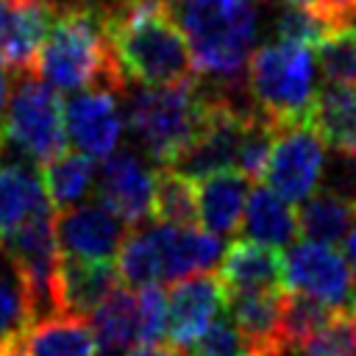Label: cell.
<instances>
[{"label": "cell", "mask_w": 356, "mask_h": 356, "mask_svg": "<svg viewBox=\"0 0 356 356\" xmlns=\"http://www.w3.org/2000/svg\"><path fill=\"white\" fill-rule=\"evenodd\" d=\"M284 267L286 286L292 292L314 298L337 314L356 312V275L348 256H342L334 245L312 239L292 242L284 253Z\"/></svg>", "instance_id": "7"}, {"label": "cell", "mask_w": 356, "mask_h": 356, "mask_svg": "<svg viewBox=\"0 0 356 356\" xmlns=\"http://www.w3.org/2000/svg\"><path fill=\"white\" fill-rule=\"evenodd\" d=\"M31 323V306L19 286V278H8L0 273V342L22 337L25 325Z\"/></svg>", "instance_id": "31"}, {"label": "cell", "mask_w": 356, "mask_h": 356, "mask_svg": "<svg viewBox=\"0 0 356 356\" xmlns=\"http://www.w3.org/2000/svg\"><path fill=\"white\" fill-rule=\"evenodd\" d=\"M53 0H0V64L25 72L56 17Z\"/></svg>", "instance_id": "14"}, {"label": "cell", "mask_w": 356, "mask_h": 356, "mask_svg": "<svg viewBox=\"0 0 356 356\" xmlns=\"http://www.w3.org/2000/svg\"><path fill=\"white\" fill-rule=\"evenodd\" d=\"M325 147L312 125H284L275 134L261 178L286 203H303L325 172Z\"/></svg>", "instance_id": "8"}, {"label": "cell", "mask_w": 356, "mask_h": 356, "mask_svg": "<svg viewBox=\"0 0 356 356\" xmlns=\"http://www.w3.org/2000/svg\"><path fill=\"white\" fill-rule=\"evenodd\" d=\"M122 356H181L175 345H161V342H142L131 350H125Z\"/></svg>", "instance_id": "36"}, {"label": "cell", "mask_w": 356, "mask_h": 356, "mask_svg": "<svg viewBox=\"0 0 356 356\" xmlns=\"http://www.w3.org/2000/svg\"><path fill=\"white\" fill-rule=\"evenodd\" d=\"M206 111L209 86L197 75L184 83L134 89L125 106V125L159 167H172L200 131Z\"/></svg>", "instance_id": "5"}, {"label": "cell", "mask_w": 356, "mask_h": 356, "mask_svg": "<svg viewBox=\"0 0 356 356\" xmlns=\"http://www.w3.org/2000/svg\"><path fill=\"white\" fill-rule=\"evenodd\" d=\"M47 209H53V203L36 167L11 161L0 170V242Z\"/></svg>", "instance_id": "20"}, {"label": "cell", "mask_w": 356, "mask_h": 356, "mask_svg": "<svg viewBox=\"0 0 356 356\" xmlns=\"http://www.w3.org/2000/svg\"><path fill=\"white\" fill-rule=\"evenodd\" d=\"M309 125L328 147L356 159V86L325 83L317 92Z\"/></svg>", "instance_id": "22"}, {"label": "cell", "mask_w": 356, "mask_h": 356, "mask_svg": "<svg viewBox=\"0 0 356 356\" xmlns=\"http://www.w3.org/2000/svg\"><path fill=\"white\" fill-rule=\"evenodd\" d=\"M67 139L89 159H106L120 145L125 120L111 89H81L64 100Z\"/></svg>", "instance_id": "10"}, {"label": "cell", "mask_w": 356, "mask_h": 356, "mask_svg": "<svg viewBox=\"0 0 356 356\" xmlns=\"http://www.w3.org/2000/svg\"><path fill=\"white\" fill-rule=\"evenodd\" d=\"M114 261H89L75 256H61L58 261V312L92 314L120 284Z\"/></svg>", "instance_id": "17"}, {"label": "cell", "mask_w": 356, "mask_h": 356, "mask_svg": "<svg viewBox=\"0 0 356 356\" xmlns=\"http://www.w3.org/2000/svg\"><path fill=\"white\" fill-rule=\"evenodd\" d=\"M331 28L328 19H323L320 14L314 11H306V8H295V6H284L281 14H278V22H275V33L278 39H292V42H303V44H317Z\"/></svg>", "instance_id": "33"}, {"label": "cell", "mask_w": 356, "mask_h": 356, "mask_svg": "<svg viewBox=\"0 0 356 356\" xmlns=\"http://www.w3.org/2000/svg\"><path fill=\"white\" fill-rule=\"evenodd\" d=\"M3 145H6V136H3V128H0V156H3Z\"/></svg>", "instance_id": "42"}, {"label": "cell", "mask_w": 356, "mask_h": 356, "mask_svg": "<svg viewBox=\"0 0 356 356\" xmlns=\"http://www.w3.org/2000/svg\"><path fill=\"white\" fill-rule=\"evenodd\" d=\"M136 298H139L142 342H161L167 337V295H164V289L156 284H147V286L136 289Z\"/></svg>", "instance_id": "34"}, {"label": "cell", "mask_w": 356, "mask_h": 356, "mask_svg": "<svg viewBox=\"0 0 356 356\" xmlns=\"http://www.w3.org/2000/svg\"><path fill=\"white\" fill-rule=\"evenodd\" d=\"M175 19L186 33L197 75L239 86L259 39L256 0H178Z\"/></svg>", "instance_id": "3"}, {"label": "cell", "mask_w": 356, "mask_h": 356, "mask_svg": "<svg viewBox=\"0 0 356 356\" xmlns=\"http://www.w3.org/2000/svg\"><path fill=\"white\" fill-rule=\"evenodd\" d=\"M334 317H337V312L328 309V306H323V303L314 300V298H306V295H300V292L284 295V312H281V348L314 337V334H317L320 328H325ZM281 348H278V350H281Z\"/></svg>", "instance_id": "28"}, {"label": "cell", "mask_w": 356, "mask_h": 356, "mask_svg": "<svg viewBox=\"0 0 356 356\" xmlns=\"http://www.w3.org/2000/svg\"><path fill=\"white\" fill-rule=\"evenodd\" d=\"M242 356H270V353H264V350H256V348H250V345H248V348L242 350Z\"/></svg>", "instance_id": "40"}, {"label": "cell", "mask_w": 356, "mask_h": 356, "mask_svg": "<svg viewBox=\"0 0 356 356\" xmlns=\"http://www.w3.org/2000/svg\"><path fill=\"white\" fill-rule=\"evenodd\" d=\"M106 33L128 81L167 86L197 78L186 33L164 6L106 0Z\"/></svg>", "instance_id": "2"}, {"label": "cell", "mask_w": 356, "mask_h": 356, "mask_svg": "<svg viewBox=\"0 0 356 356\" xmlns=\"http://www.w3.org/2000/svg\"><path fill=\"white\" fill-rule=\"evenodd\" d=\"M278 3L314 11L323 19H328L331 25H342V22L356 19V0H278Z\"/></svg>", "instance_id": "35"}, {"label": "cell", "mask_w": 356, "mask_h": 356, "mask_svg": "<svg viewBox=\"0 0 356 356\" xmlns=\"http://www.w3.org/2000/svg\"><path fill=\"white\" fill-rule=\"evenodd\" d=\"M139 3H153V6H172V3H178V0H139Z\"/></svg>", "instance_id": "41"}, {"label": "cell", "mask_w": 356, "mask_h": 356, "mask_svg": "<svg viewBox=\"0 0 356 356\" xmlns=\"http://www.w3.org/2000/svg\"><path fill=\"white\" fill-rule=\"evenodd\" d=\"M275 356H356V312L337 314L314 337L284 345Z\"/></svg>", "instance_id": "29"}, {"label": "cell", "mask_w": 356, "mask_h": 356, "mask_svg": "<svg viewBox=\"0 0 356 356\" xmlns=\"http://www.w3.org/2000/svg\"><path fill=\"white\" fill-rule=\"evenodd\" d=\"M284 289H225V314L245 342L270 356L281 348Z\"/></svg>", "instance_id": "15"}, {"label": "cell", "mask_w": 356, "mask_h": 356, "mask_svg": "<svg viewBox=\"0 0 356 356\" xmlns=\"http://www.w3.org/2000/svg\"><path fill=\"white\" fill-rule=\"evenodd\" d=\"M345 250H348L350 270H353V275H356V220H353V225H350V231H348V236H345Z\"/></svg>", "instance_id": "39"}, {"label": "cell", "mask_w": 356, "mask_h": 356, "mask_svg": "<svg viewBox=\"0 0 356 356\" xmlns=\"http://www.w3.org/2000/svg\"><path fill=\"white\" fill-rule=\"evenodd\" d=\"M353 220H356V197H348L325 186L300 203L298 231L303 239L337 245V242H345Z\"/></svg>", "instance_id": "24"}, {"label": "cell", "mask_w": 356, "mask_h": 356, "mask_svg": "<svg viewBox=\"0 0 356 356\" xmlns=\"http://www.w3.org/2000/svg\"><path fill=\"white\" fill-rule=\"evenodd\" d=\"M131 225L103 203H78L56 211V239L61 256L114 261Z\"/></svg>", "instance_id": "9"}, {"label": "cell", "mask_w": 356, "mask_h": 356, "mask_svg": "<svg viewBox=\"0 0 356 356\" xmlns=\"http://www.w3.org/2000/svg\"><path fill=\"white\" fill-rule=\"evenodd\" d=\"M19 81L11 89L6 114H3V136L22 156L47 164L50 159L64 153L67 128H64V106L56 89L39 81L33 72H17Z\"/></svg>", "instance_id": "6"}, {"label": "cell", "mask_w": 356, "mask_h": 356, "mask_svg": "<svg viewBox=\"0 0 356 356\" xmlns=\"http://www.w3.org/2000/svg\"><path fill=\"white\" fill-rule=\"evenodd\" d=\"M248 348L245 337L239 334V328L231 323V317H217L209 331L203 337H197L184 356H242V350Z\"/></svg>", "instance_id": "32"}, {"label": "cell", "mask_w": 356, "mask_h": 356, "mask_svg": "<svg viewBox=\"0 0 356 356\" xmlns=\"http://www.w3.org/2000/svg\"><path fill=\"white\" fill-rule=\"evenodd\" d=\"M11 89H14V81L8 75V70L0 64V120L6 114V106H8V97H11Z\"/></svg>", "instance_id": "37"}, {"label": "cell", "mask_w": 356, "mask_h": 356, "mask_svg": "<svg viewBox=\"0 0 356 356\" xmlns=\"http://www.w3.org/2000/svg\"><path fill=\"white\" fill-rule=\"evenodd\" d=\"M245 89L253 108L278 128L309 125L320 92L314 47L278 36L264 42L248 58Z\"/></svg>", "instance_id": "4"}, {"label": "cell", "mask_w": 356, "mask_h": 356, "mask_svg": "<svg viewBox=\"0 0 356 356\" xmlns=\"http://www.w3.org/2000/svg\"><path fill=\"white\" fill-rule=\"evenodd\" d=\"M147 234L156 245L159 256V281L175 284L181 278L209 273L222 259V239L195 225H172V222H150Z\"/></svg>", "instance_id": "13"}, {"label": "cell", "mask_w": 356, "mask_h": 356, "mask_svg": "<svg viewBox=\"0 0 356 356\" xmlns=\"http://www.w3.org/2000/svg\"><path fill=\"white\" fill-rule=\"evenodd\" d=\"M22 348L28 356H97L92 323L81 314H44L25 325Z\"/></svg>", "instance_id": "19"}, {"label": "cell", "mask_w": 356, "mask_h": 356, "mask_svg": "<svg viewBox=\"0 0 356 356\" xmlns=\"http://www.w3.org/2000/svg\"><path fill=\"white\" fill-rule=\"evenodd\" d=\"M242 231L248 239L270 245V248H289L298 231V211L278 197L270 186H256L248 195L245 214H242Z\"/></svg>", "instance_id": "23"}, {"label": "cell", "mask_w": 356, "mask_h": 356, "mask_svg": "<svg viewBox=\"0 0 356 356\" xmlns=\"http://www.w3.org/2000/svg\"><path fill=\"white\" fill-rule=\"evenodd\" d=\"M317 70L328 83L356 86V19L331 28L317 44Z\"/></svg>", "instance_id": "27"}, {"label": "cell", "mask_w": 356, "mask_h": 356, "mask_svg": "<svg viewBox=\"0 0 356 356\" xmlns=\"http://www.w3.org/2000/svg\"><path fill=\"white\" fill-rule=\"evenodd\" d=\"M117 273H120V281L131 289L159 281V256L147 228L139 225V231L128 234V239L117 253Z\"/></svg>", "instance_id": "30"}, {"label": "cell", "mask_w": 356, "mask_h": 356, "mask_svg": "<svg viewBox=\"0 0 356 356\" xmlns=\"http://www.w3.org/2000/svg\"><path fill=\"white\" fill-rule=\"evenodd\" d=\"M28 72L56 92H125L128 78L122 75L106 33V3H58Z\"/></svg>", "instance_id": "1"}, {"label": "cell", "mask_w": 356, "mask_h": 356, "mask_svg": "<svg viewBox=\"0 0 356 356\" xmlns=\"http://www.w3.org/2000/svg\"><path fill=\"white\" fill-rule=\"evenodd\" d=\"M0 356H28V353H25V348H22V339L14 337V339L0 342Z\"/></svg>", "instance_id": "38"}, {"label": "cell", "mask_w": 356, "mask_h": 356, "mask_svg": "<svg viewBox=\"0 0 356 356\" xmlns=\"http://www.w3.org/2000/svg\"><path fill=\"white\" fill-rule=\"evenodd\" d=\"M42 181H44V192L56 211L78 206L86 200V195L97 184L95 159H89L81 150H64L61 156L44 164Z\"/></svg>", "instance_id": "25"}, {"label": "cell", "mask_w": 356, "mask_h": 356, "mask_svg": "<svg viewBox=\"0 0 356 356\" xmlns=\"http://www.w3.org/2000/svg\"><path fill=\"white\" fill-rule=\"evenodd\" d=\"M225 284L211 273L181 278L167 292V337L175 348H189L222 317Z\"/></svg>", "instance_id": "12"}, {"label": "cell", "mask_w": 356, "mask_h": 356, "mask_svg": "<svg viewBox=\"0 0 356 356\" xmlns=\"http://www.w3.org/2000/svg\"><path fill=\"white\" fill-rule=\"evenodd\" d=\"M156 170H150L134 150H120L103 159L97 170L100 203L120 214L131 228L153 222Z\"/></svg>", "instance_id": "11"}, {"label": "cell", "mask_w": 356, "mask_h": 356, "mask_svg": "<svg viewBox=\"0 0 356 356\" xmlns=\"http://www.w3.org/2000/svg\"><path fill=\"white\" fill-rule=\"evenodd\" d=\"M92 331L97 339V356H122L142 342L139 331V298L131 286H117L95 312Z\"/></svg>", "instance_id": "21"}, {"label": "cell", "mask_w": 356, "mask_h": 356, "mask_svg": "<svg viewBox=\"0 0 356 356\" xmlns=\"http://www.w3.org/2000/svg\"><path fill=\"white\" fill-rule=\"evenodd\" d=\"M70 3H97V0H70Z\"/></svg>", "instance_id": "43"}, {"label": "cell", "mask_w": 356, "mask_h": 356, "mask_svg": "<svg viewBox=\"0 0 356 356\" xmlns=\"http://www.w3.org/2000/svg\"><path fill=\"white\" fill-rule=\"evenodd\" d=\"M197 222L214 236H234L242 228L250 178L236 167L211 172L197 181Z\"/></svg>", "instance_id": "16"}, {"label": "cell", "mask_w": 356, "mask_h": 356, "mask_svg": "<svg viewBox=\"0 0 356 356\" xmlns=\"http://www.w3.org/2000/svg\"><path fill=\"white\" fill-rule=\"evenodd\" d=\"M220 281L225 289H286L284 253L253 239L231 242L220 259Z\"/></svg>", "instance_id": "18"}, {"label": "cell", "mask_w": 356, "mask_h": 356, "mask_svg": "<svg viewBox=\"0 0 356 356\" xmlns=\"http://www.w3.org/2000/svg\"><path fill=\"white\" fill-rule=\"evenodd\" d=\"M153 220L172 225H195L197 222L195 181L172 167H159L156 192H153Z\"/></svg>", "instance_id": "26"}]
</instances>
